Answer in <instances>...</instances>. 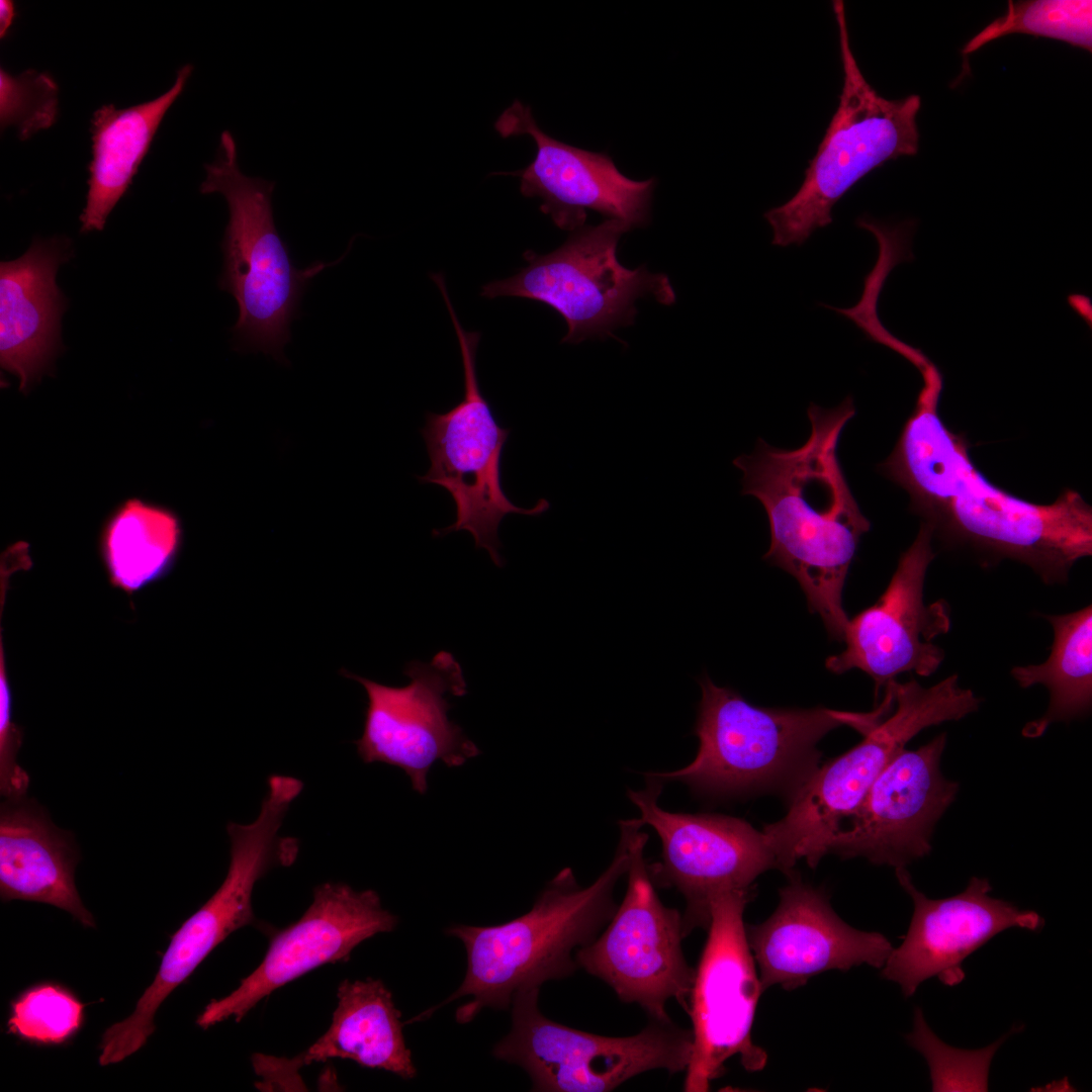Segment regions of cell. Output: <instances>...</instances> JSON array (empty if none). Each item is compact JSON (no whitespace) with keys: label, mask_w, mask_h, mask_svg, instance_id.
I'll return each mask as SVG.
<instances>
[{"label":"cell","mask_w":1092,"mask_h":1092,"mask_svg":"<svg viewBox=\"0 0 1092 1092\" xmlns=\"http://www.w3.org/2000/svg\"><path fill=\"white\" fill-rule=\"evenodd\" d=\"M843 73L839 104L798 191L764 213L771 244L802 245L832 222L831 209L863 176L884 163L918 152V95L890 100L868 83L853 56L843 1H833Z\"/></svg>","instance_id":"8"},{"label":"cell","mask_w":1092,"mask_h":1092,"mask_svg":"<svg viewBox=\"0 0 1092 1092\" xmlns=\"http://www.w3.org/2000/svg\"><path fill=\"white\" fill-rule=\"evenodd\" d=\"M329 1029L300 1057L293 1069L340 1058L365 1068L381 1069L404 1080L417 1069L402 1032L401 1013L381 980H345Z\"/></svg>","instance_id":"25"},{"label":"cell","mask_w":1092,"mask_h":1092,"mask_svg":"<svg viewBox=\"0 0 1092 1092\" xmlns=\"http://www.w3.org/2000/svg\"><path fill=\"white\" fill-rule=\"evenodd\" d=\"M15 16V5L12 1L1 0L0 1V36L3 38L13 22Z\"/></svg>","instance_id":"31"},{"label":"cell","mask_w":1092,"mask_h":1092,"mask_svg":"<svg viewBox=\"0 0 1092 1092\" xmlns=\"http://www.w3.org/2000/svg\"><path fill=\"white\" fill-rule=\"evenodd\" d=\"M299 789L292 781L274 777L258 817L249 824L230 822V864L214 894L174 933L153 983L131 1015L105 1030L99 1064L119 1063L139 1051L154 1032V1016L162 1002L232 932L252 923V894L258 880L274 867L291 866L298 853L294 837L280 828Z\"/></svg>","instance_id":"7"},{"label":"cell","mask_w":1092,"mask_h":1092,"mask_svg":"<svg viewBox=\"0 0 1092 1092\" xmlns=\"http://www.w3.org/2000/svg\"><path fill=\"white\" fill-rule=\"evenodd\" d=\"M71 256L67 238L36 239L21 257L0 264V365L18 377L22 392L60 350L67 299L56 276Z\"/></svg>","instance_id":"22"},{"label":"cell","mask_w":1092,"mask_h":1092,"mask_svg":"<svg viewBox=\"0 0 1092 1092\" xmlns=\"http://www.w3.org/2000/svg\"><path fill=\"white\" fill-rule=\"evenodd\" d=\"M700 686L694 729L700 745L695 759L680 769L648 775L703 793H780L788 802L820 765L817 745L825 735L841 726L866 734L893 706L885 697L870 713L765 708L717 686L708 675Z\"/></svg>","instance_id":"4"},{"label":"cell","mask_w":1092,"mask_h":1092,"mask_svg":"<svg viewBox=\"0 0 1092 1092\" xmlns=\"http://www.w3.org/2000/svg\"><path fill=\"white\" fill-rule=\"evenodd\" d=\"M182 544V523L175 512L131 497L104 521L98 550L110 585L130 598L172 571Z\"/></svg>","instance_id":"26"},{"label":"cell","mask_w":1092,"mask_h":1092,"mask_svg":"<svg viewBox=\"0 0 1092 1092\" xmlns=\"http://www.w3.org/2000/svg\"><path fill=\"white\" fill-rule=\"evenodd\" d=\"M1012 33L1049 37L1091 52L1090 0L1009 1L1006 13L995 19L963 48L969 56L990 41Z\"/></svg>","instance_id":"28"},{"label":"cell","mask_w":1092,"mask_h":1092,"mask_svg":"<svg viewBox=\"0 0 1092 1092\" xmlns=\"http://www.w3.org/2000/svg\"><path fill=\"white\" fill-rule=\"evenodd\" d=\"M78 850L73 836L25 796L6 799L0 809V895L3 901L50 904L87 927L92 914L74 881Z\"/></svg>","instance_id":"23"},{"label":"cell","mask_w":1092,"mask_h":1092,"mask_svg":"<svg viewBox=\"0 0 1092 1092\" xmlns=\"http://www.w3.org/2000/svg\"><path fill=\"white\" fill-rule=\"evenodd\" d=\"M620 825L629 853L624 900L607 928L574 958L621 1001L640 1005L649 1019L669 1021L667 1001L676 1000L688 1012L695 979L681 948L682 915L664 906L655 892L643 854L648 836L640 832L639 820Z\"/></svg>","instance_id":"12"},{"label":"cell","mask_w":1092,"mask_h":1092,"mask_svg":"<svg viewBox=\"0 0 1092 1092\" xmlns=\"http://www.w3.org/2000/svg\"><path fill=\"white\" fill-rule=\"evenodd\" d=\"M754 888L729 890L710 902L708 937L690 996L693 1049L684 1090L708 1091L725 1063L738 1056L748 1072L764 1068L767 1056L752 1041L751 1028L763 990L746 937L743 913Z\"/></svg>","instance_id":"13"},{"label":"cell","mask_w":1092,"mask_h":1092,"mask_svg":"<svg viewBox=\"0 0 1092 1092\" xmlns=\"http://www.w3.org/2000/svg\"><path fill=\"white\" fill-rule=\"evenodd\" d=\"M932 538V529L922 523L882 596L848 619L845 648L827 658L829 671L859 669L874 680L878 696L902 673L929 676L937 670L944 651L933 641L949 631L951 620L944 600L926 604L923 599L926 571L935 556Z\"/></svg>","instance_id":"16"},{"label":"cell","mask_w":1092,"mask_h":1092,"mask_svg":"<svg viewBox=\"0 0 1092 1092\" xmlns=\"http://www.w3.org/2000/svg\"><path fill=\"white\" fill-rule=\"evenodd\" d=\"M83 1004L67 990L43 984L23 993L12 1004L9 1031L40 1043H61L83 1019Z\"/></svg>","instance_id":"29"},{"label":"cell","mask_w":1092,"mask_h":1092,"mask_svg":"<svg viewBox=\"0 0 1092 1092\" xmlns=\"http://www.w3.org/2000/svg\"><path fill=\"white\" fill-rule=\"evenodd\" d=\"M628 867V848L621 836L611 864L592 885L581 888L565 868L527 913L497 925L448 927L446 934L459 938L466 950L464 980L448 998L406 1023L425 1020L468 996L470 1000L455 1013L456 1021L465 1024L483 1008H510L519 990L571 976L578 967L573 951L594 941L613 917L618 907L614 889Z\"/></svg>","instance_id":"3"},{"label":"cell","mask_w":1092,"mask_h":1092,"mask_svg":"<svg viewBox=\"0 0 1092 1092\" xmlns=\"http://www.w3.org/2000/svg\"><path fill=\"white\" fill-rule=\"evenodd\" d=\"M503 138L528 134L537 146L534 161L525 169L497 173L521 178L526 197H540V210L561 230L573 232L584 225L586 209L606 219H618L631 229L650 221L656 179L636 181L623 175L606 153L579 149L545 133L530 106L516 100L494 122Z\"/></svg>","instance_id":"19"},{"label":"cell","mask_w":1092,"mask_h":1092,"mask_svg":"<svg viewBox=\"0 0 1092 1092\" xmlns=\"http://www.w3.org/2000/svg\"><path fill=\"white\" fill-rule=\"evenodd\" d=\"M630 230L618 219L583 225L549 254L525 253V268L486 283L480 295L530 298L552 307L567 325L563 343L614 336L613 330L633 324L638 298L675 302L667 275L651 273L645 265L628 269L619 262L618 243Z\"/></svg>","instance_id":"10"},{"label":"cell","mask_w":1092,"mask_h":1092,"mask_svg":"<svg viewBox=\"0 0 1092 1092\" xmlns=\"http://www.w3.org/2000/svg\"><path fill=\"white\" fill-rule=\"evenodd\" d=\"M193 71L181 67L169 90L127 108L106 104L91 119L92 159L86 204L80 215L82 234L102 231L114 206L126 193L166 112L183 92Z\"/></svg>","instance_id":"24"},{"label":"cell","mask_w":1092,"mask_h":1092,"mask_svg":"<svg viewBox=\"0 0 1092 1092\" xmlns=\"http://www.w3.org/2000/svg\"><path fill=\"white\" fill-rule=\"evenodd\" d=\"M895 873L914 911L902 944L892 949L881 975L899 984L905 997L932 977L945 985L960 984L964 960L993 936L1011 927L1035 931L1043 924L1036 912L991 897L987 879L973 877L962 893L930 899L914 886L906 868Z\"/></svg>","instance_id":"21"},{"label":"cell","mask_w":1092,"mask_h":1092,"mask_svg":"<svg viewBox=\"0 0 1092 1092\" xmlns=\"http://www.w3.org/2000/svg\"><path fill=\"white\" fill-rule=\"evenodd\" d=\"M945 745L941 733L916 750L897 754L841 822L828 853L895 869L928 854L934 827L960 788L940 770Z\"/></svg>","instance_id":"17"},{"label":"cell","mask_w":1092,"mask_h":1092,"mask_svg":"<svg viewBox=\"0 0 1092 1092\" xmlns=\"http://www.w3.org/2000/svg\"><path fill=\"white\" fill-rule=\"evenodd\" d=\"M397 923L373 890L332 882L316 886L303 915L272 937L261 964L236 990L205 1006L197 1025L206 1029L231 1017L241 1021L276 989L323 965L348 961L357 945Z\"/></svg>","instance_id":"18"},{"label":"cell","mask_w":1092,"mask_h":1092,"mask_svg":"<svg viewBox=\"0 0 1092 1092\" xmlns=\"http://www.w3.org/2000/svg\"><path fill=\"white\" fill-rule=\"evenodd\" d=\"M913 365L923 386L889 457L879 470L910 496V510L948 543L992 560L1030 567L1045 584L1065 583L1092 554V509L1066 489L1049 505L997 487L973 464L964 437L938 415L942 377L925 356Z\"/></svg>","instance_id":"1"},{"label":"cell","mask_w":1092,"mask_h":1092,"mask_svg":"<svg viewBox=\"0 0 1092 1092\" xmlns=\"http://www.w3.org/2000/svg\"><path fill=\"white\" fill-rule=\"evenodd\" d=\"M1054 631L1051 653L1039 664L1018 665L1011 675L1022 689L1044 686L1046 712L1022 729L1026 738L1040 737L1056 722L1086 714L1092 701V607L1062 615H1042Z\"/></svg>","instance_id":"27"},{"label":"cell","mask_w":1092,"mask_h":1092,"mask_svg":"<svg viewBox=\"0 0 1092 1092\" xmlns=\"http://www.w3.org/2000/svg\"><path fill=\"white\" fill-rule=\"evenodd\" d=\"M341 673L361 684L367 694L363 732L354 741L364 763L401 768L413 790L424 795L437 760L454 767L479 754L448 717L447 697L467 693L462 668L450 652L442 650L430 662H408L403 673L410 682L404 687L378 684L346 669Z\"/></svg>","instance_id":"14"},{"label":"cell","mask_w":1092,"mask_h":1092,"mask_svg":"<svg viewBox=\"0 0 1092 1092\" xmlns=\"http://www.w3.org/2000/svg\"><path fill=\"white\" fill-rule=\"evenodd\" d=\"M780 889L777 909L746 926V937L763 991L797 989L813 976L862 964L882 968L893 947L879 932L855 929L832 909L827 893L792 871Z\"/></svg>","instance_id":"20"},{"label":"cell","mask_w":1092,"mask_h":1092,"mask_svg":"<svg viewBox=\"0 0 1092 1092\" xmlns=\"http://www.w3.org/2000/svg\"><path fill=\"white\" fill-rule=\"evenodd\" d=\"M204 168L200 193L221 194L229 208L218 287L238 303L239 317L232 328L234 347L270 354L283 362L290 324L298 316L305 289L345 255L333 263L315 261L304 269L294 265L274 220L275 183L242 172L237 144L229 130L221 132L215 159Z\"/></svg>","instance_id":"5"},{"label":"cell","mask_w":1092,"mask_h":1092,"mask_svg":"<svg viewBox=\"0 0 1092 1092\" xmlns=\"http://www.w3.org/2000/svg\"><path fill=\"white\" fill-rule=\"evenodd\" d=\"M895 710L843 754L819 765L788 802L786 815L763 828L784 874L803 859L815 868L841 822L905 745L930 726L959 721L982 700L952 674L925 688L915 679L890 684Z\"/></svg>","instance_id":"6"},{"label":"cell","mask_w":1092,"mask_h":1092,"mask_svg":"<svg viewBox=\"0 0 1092 1092\" xmlns=\"http://www.w3.org/2000/svg\"><path fill=\"white\" fill-rule=\"evenodd\" d=\"M647 777L646 789L627 794L641 812V825H650L660 837L661 860L648 871L653 883L684 895L687 936L695 928H708L710 902L717 894L752 889L759 875L781 867L763 831L731 816L668 812L657 803L663 783Z\"/></svg>","instance_id":"15"},{"label":"cell","mask_w":1092,"mask_h":1092,"mask_svg":"<svg viewBox=\"0 0 1092 1092\" xmlns=\"http://www.w3.org/2000/svg\"><path fill=\"white\" fill-rule=\"evenodd\" d=\"M58 113V86L54 79L34 70L12 76L0 71V119L2 127L15 126L21 140L50 127Z\"/></svg>","instance_id":"30"},{"label":"cell","mask_w":1092,"mask_h":1092,"mask_svg":"<svg viewBox=\"0 0 1092 1092\" xmlns=\"http://www.w3.org/2000/svg\"><path fill=\"white\" fill-rule=\"evenodd\" d=\"M539 991L533 987L515 993L511 1030L492 1049L494 1058L527 1072L533 1091L608 1092L648 1071L687 1070L692 1030L650 1019L630 1036L585 1032L547 1018L538 1007Z\"/></svg>","instance_id":"11"},{"label":"cell","mask_w":1092,"mask_h":1092,"mask_svg":"<svg viewBox=\"0 0 1092 1092\" xmlns=\"http://www.w3.org/2000/svg\"><path fill=\"white\" fill-rule=\"evenodd\" d=\"M438 286L459 343L463 378V398L452 408L426 414L421 429L430 466L419 477L422 483L445 488L456 507L455 522L435 536L467 531L477 549L487 551L492 562L504 566L499 553L498 527L506 516H539L550 504L541 498L533 508H522L507 496L502 482V458L510 429L500 426L480 390L476 371V352L480 333L464 330L451 303L442 273L432 275Z\"/></svg>","instance_id":"9"},{"label":"cell","mask_w":1092,"mask_h":1092,"mask_svg":"<svg viewBox=\"0 0 1092 1092\" xmlns=\"http://www.w3.org/2000/svg\"><path fill=\"white\" fill-rule=\"evenodd\" d=\"M807 414L811 432L799 448H776L759 438L753 452L733 464L743 472L741 493L756 497L767 515L770 544L763 559L798 581L810 611L842 641L849 619L842 604L845 580L871 529L837 451L855 406L846 396L832 408L812 402Z\"/></svg>","instance_id":"2"}]
</instances>
